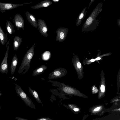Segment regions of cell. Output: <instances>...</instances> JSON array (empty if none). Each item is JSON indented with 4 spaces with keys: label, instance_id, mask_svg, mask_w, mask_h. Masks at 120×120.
<instances>
[{
    "label": "cell",
    "instance_id": "cell-8",
    "mask_svg": "<svg viewBox=\"0 0 120 120\" xmlns=\"http://www.w3.org/2000/svg\"><path fill=\"white\" fill-rule=\"evenodd\" d=\"M13 22L18 30H19L20 28L24 30V20L23 17L19 14L17 13L15 15Z\"/></svg>",
    "mask_w": 120,
    "mask_h": 120
},
{
    "label": "cell",
    "instance_id": "cell-11",
    "mask_svg": "<svg viewBox=\"0 0 120 120\" xmlns=\"http://www.w3.org/2000/svg\"><path fill=\"white\" fill-rule=\"evenodd\" d=\"M52 2L49 0H45L31 7V8L38 9L41 8L47 7L51 5Z\"/></svg>",
    "mask_w": 120,
    "mask_h": 120
},
{
    "label": "cell",
    "instance_id": "cell-21",
    "mask_svg": "<svg viewBox=\"0 0 120 120\" xmlns=\"http://www.w3.org/2000/svg\"><path fill=\"white\" fill-rule=\"evenodd\" d=\"M77 67L78 68H80L81 67V64L79 61H77Z\"/></svg>",
    "mask_w": 120,
    "mask_h": 120
},
{
    "label": "cell",
    "instance_id": "cell-12",
    "mask_svg": "<svg viewBox=\"0 0 120 120\" xmlns=\"http://www.w3.org/2000/svg\"><path fill=\"white\" fill-rule=\"evenodd\" d=\"M87 8L86 7L84 8L78 15L76 20V25L77 26L81 24L82 20L85 17L87 13V11H86Z\"/></svg>",
    "mask_w": 120,
    "mask_h": 120
},
{
    "label": "cell",
    "instance_id": "cell-24",
    "mask_svg": "<svg viewBox=\"0 0 120 120\" xmlns=\"http://www.w3.org/2000/svg\"><path fill=\"white\" fill-rule=\"evenodd\" d=\"M120 19H119L117 20V23L118 25L120 26Z\"/></svg>",
    "mask_w": 120,
    "mask_h": 120
},
{
    "label": "cell",
    "instance_id": "cell-13",
    "mask_svg": "<svg viewBox=\"0 0 120 120\" xmlns=\"http://www.w3.org/2000/svg\"><path fill=\"white\" fill-rule=\"evenodd\" d=\"M18 62V59L16 54L14 55L12 59L10 67L11 72L12 75L15 71Z\"/></svg>",
    "mask_w": 120,
    "mask_h": 120
},
{
    "label": "cell",
    "instance_id": "cell-2",
    "mask_svg": "<svg viewBox=\"0 0 120 120\" xmlns=\"http://www.w3.org/2000/svg\"><path fill=\"white\" fill-rule=\"evenodd\" d=\"M35 46L34 45H33L25 55L18 71L19 74H25L29 70L30 64L34 53Z\"/></svg>",
    "mask_w": 120,
    "mask_h": 120
},
{
    "label": "cell",
    "instance_id": "cell-6",
    "mask_svg": "<svg viewBox=\"0 0 120 120\" xmlns=\"http://www.w3.org/2000/svg\"><path fill=\"white\" fill-rule=\"evenodd\" d=\"M68 31V29L64 27H60L57 29L56 31V41L60 42L64 41L66 39Z\"/></svg>",
    "mask_w": 120,
    "mask_h": 120
},
{
    "label": "cell",
    "instance_id": "cell-19",
    "mask_svg": "<svg viewBox=\"0 0 120 120\" xmlns=\"http://www.w3.org/2000/svg\"><path fill=\"white\" fill-rule=\"evenodd\" d=\"M53 120L49 118L42 117L37 119L36 120Z\"/></svg>",
    "mask_w": 120,
    "mask_h": 120
},
{
    "label": "cell",
    "instance_id": "cell-3",
    "mask_svg": "<svg viewBox=\"0 0 120 120\" xmlns=\"http://www.w3.org/2000/svg\"><path fill=\"white\" fill-rule=\"evenodd\" d=\"M15 84L16 92L22 101L27 106L30 108L35 109V105L31 100L25 92L19 85L14 83Z\"/></svg>",
    "mask_w": 120,
    "mask_h": 120
},
{
    "label": "cell",
    "instance_id": "cell-5",
    "mask_svg": "<svg viewBox=\"0 0 120 120\" xmlns=\"http://www.w3.org/2000/svg\"><path fill=\"white\" fill-rule=\"evenodd\" d=\"M23 4H14L10 3H4L0 2V11L3 13L6 11L12 10L19 6H23L25 4H28L32 2Z\"/></svg>",
    "mask_w": 120,
    "mask_h": 120
},
{
    "label": "cell",
    "instance_id": "cell-22",
    "mask_svg": "<svg viewBox=\"0 0 120 120\" xmlns=\"http://www.w3.org/2000/svg\"><path fill=\"white\" fill-rule=\"evenodd\" d=\"M15 119L18 120H28L26 119L17 117H15Z\"/></svg>",
    "mask_w": 120,
    "mask_h": 120
},
{
    "label": "cell",
    "instance_id": "cell-26",
    "mask_svg": "<svg viewBox=\"0 0 120 120\" xmlns=\"http://www.w3.org/2000/svg\"><path fill=\"white\" fill-rule=\"evenodd\" d=\"M74 111H75L77 112L79 111V109L78 108H74Z\"/></svg>",
    "mask_w": 120,
    "mask_h": 120
},
{
    "label": "cell",
    "instance_id": "cell-14",
    "mask_svg": "<svg viewBox=\"0 0 120 120\" xmlns=\"http://www.w3.org/2000/svg\"><path fill=\"white\" fill-rule=\"evenodd\" d=\"M47 68V66L45 65H41L33 70L32 76H36L41 74L44 72Z\"/></svg>",
    "mask_w": 120,
    "mask_h": 120
},
{
    "label": "cell",
    "instance_id": "cell-28",
    "mask_svg": "<svg viewBox=\"0 0 120 120\" xmlns=\"http://www.w3.org/2000/svg\"><path fill=\"white\" fill-rule=\"evenodd\" d=\"M59 0H52L54 2H57L59 1Z\"/></svg>",
    "mask_w": 120,
    "mask_h": 120
},
{
    "label": "cell",
    "instance_id": "cell-16",
    "mask_svg": "<svg viewBox=\"0 0 120 120\" xmlns=\"http://www.w3.org/2000/svg\"><path fill=\"white\" fill-rule=\"evenodd\" d=\"M6 21L5 24L6 30L8 34L11 35L13 34L15 31L13 24L10 21L7 20Z\"/></svg>",
    "mask_w": 120,
    "mask_h": 120
},
{
    "label": "cell",
    "instance_id": "cell-4",
    "mask_svg": "<svg viewBox=\"0 0 120 120\" xmlns=\"http://www.w3.org/2000/svg\"><path fill=\"white\" fill-rule=\"evenodd\" d=\"M66 70L62 68H59L51 73L49 75V79H53L61 78L65 75Z\"/></svg>",
    "mask_w": 120,
    "mask_h": 120
},
{
    "label": "cell",
    "instance_id": "cell-10",
    "mask_svg": "<svg viewBox=\"0 0 120 120\" xmlns=\"http://www.w3.org/2000/svg\"><path fill=\"white\" fill-rule=\"evenodd\" d=\"M28 21L34 27L36 28L38 27L37 21L35 16L27 11L25 13Z\"/></svg>",
    "mask_w": 120,
    "mask_h": 120
},
{
    "label": "cell",
    "instance_id": "cell-7",
    "mask_svg": "<svg viewBox=\"0 0 120 120\" xmlns=\"http://www.w3.org/2000/svg\"><path fill=\"white\" fill-rule=\"evenodd\" d=\"M38 24V29L41 34L44 37H48V27L44 20L41 19H39L37 21Z\"/></svg>",
    "mask_w": 120,
    "mask_h": 120
},
{
    "label": "cell",
    "instance_id": "cell-15",
    "mask_svg": "<svg viewBox=\"0 0 120 120\" xmlns=\"http://www.w3.org/2000/svg\"><path fill=\"white\" fill-rule=\"evenodd\" d=\"M8 34H5L0 26V41L1 44L4 45L8 41Z\"/></svg>",
    "mask_w": 120,
    "mask_h": 120
},
{
    "label": "cell",
    "instance_id": "cell-9",
    "mask_svg": "<svg viewBox=\"0 0 120 120\" xmlns=\"http://www.w3.org/2000/svg\"><path fill=\"white\" fill-rule=\"evenodd\" d=\"M9 48V45H8L7 46L4 57L0 66V72L2 74H8V58Z\"/></svg>",
    "mask_w": 120,
    "mask_h": 120
},
{
    "label": "cell",
    "instance_id": "cell-18",
    "mask_svg": "<svg viewBox=\"0 0 120 120\" xmlns=\"http://www.w3.org/2000/svg\"><path fill=\"white\" fill-rule=\"evenodd\" d=\"M29 92L33 96L36 101L39 103H42L37 92L35 90H33L30 87H28Z\"/></svg>",
    "mask_w": 120,
    "mask_h": 120
},
{
    "label": "cell",
    "instance_id": "cell-20",
    "mask_svg": "<svg viewBox=\"0 0 120 120\" xmlns=\"http://www.w3.org/2000/svg\"><path fill=\"white\" fill-rule=\"evenodd\" d=\"M101 91L102 92H104L105 91V88L104 86L103 85H102L101 86Z\"/></svg>",
    "mask_w": 120,
    "mask_h": 120
},
{
    "label": "cell",
    "instance_id": "cell-25",
    "mask_svg": "<svg viewBox=\"0 0 120 120\" xmlns=\"http://www.w3.org/2000/svg\"><path fill=\"white\" fill-rule=\"evenodd\" d=\"M100 109V108L99 107H98L95 109L94 110L95 111H97L99 110Z\"/></svg>",
    "mask_w": 120,
    "mask_h": 120
},
{
    "label": "cell",
    "instance_id": "cell-1",
    "mask_svg": "<svg viewBox=\"0 0 120 120\" xmlns=\"http://www.w3.org/2000/svg\"><path fill=\"white\" fill-rule=\"evenodd\" d=\"M103 5V3L101 2L94 9L83 24L82 27V31H89L96 28L98 25V22L96 18L102 11Z\"/></svg>",
    "mask_w": 120,
    "mask_h": 120
},
{
    "label": "cell",
    "instance_id": "cell-23",
    "mask_svg": "<svg viewBox=\"0 0 120 120\" xmlns=\"http://www.w3.org/2000/svg\"><path fill=\"white\" fill-rule=\"evenodd\" d=\"M95 0H91V1L90 2V3L89 4V5L88 6V9H89V8H90V7L91 5L92 4V3H93V2H94V1Z\"/></svg>",
    "mask_w": 120,
    "mask_h": 120
},
{
    "label": "cell",
    "instance_id": "cell-27",
    "mask_svg": "<svg viewBox=\"0 0 120 120\" xmlns=\"http://www.w3.org/2000/svg\"><path fill=\"white\" fill-rule=\"evenodd\" d=\"M1 92V91H0V96L1 95H2V94H2V93H1V92ZM1 109V106H0V109Z\"/></svg>",
    "mask_w": 120,
    "mask_h": 120
},
{
    "label": "cell",
    "instance_id": "cell-29",
    "mask_svg": "<svg viewBox=\"0 0 120 120\" xmlns=\"http://www.w3.org/2000/svg\"><path fill=\"white\" fill-rule=\"evenodd\" d=\"M94 88H93V90H94Z\"/></svg>",
    "mask_w": 120,
    "mask_h": 120
},
{
    "label": "cell",
    "instance_id": "cell-17",
    "mask_svg": "<svg viewBox=\"0 0 120 120\" xmlns=\"http://www.w3.org/2000/svg\"><path fill=\"white\" fill-rule=\"evenodd\" d=\"M22 41V38L19 36H15L13 39V47L14 50H17L19 47Z\"/></svg>",
    "mask_w": 120,
    "mask_h": 120
}]
</instances>
